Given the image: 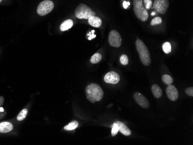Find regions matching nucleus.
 Wrapping results in <instances>:
<instances>
[{"label": "nucleus", "mask_w": 193, "mask_h": 145, "mask_svg": "<svg viewBox=\"0 0 193 145\" xmlns=\"http://www.w3.org/2000/svg\"><path fill=\"white\" fill-rule=\"evenodd\" d=\"M88 99L91 103L100 101L104 97V91L102 88L96 83L88 85L85 90Z\"/></svg>", "instance_id": "obj_1"}, {"label": "nucleus", "mask_w": 193, "mask_h": 145, "mask_svg": "<svg viewBox=\"0 0 193 145\" xmlns=\"http://www.w3.org/2000/svg\"><path fill=\"white\" fill-rule=\"evenodd\" d=\"M135 45L142 63L145 66L150 65L151 64L150 53L144 42L140 39H137Z\"/></svg>", "instance_id": "obj_2"}, {"label": "nucleus", "mask_w": 193, "mask_h": 145, "mask_svg": "<svg viewBox=\"0 0 193 145\" xmlns=\"http://www.w3.org/2000/svg\"><path fill=\"white\" fill-rule=\"evenodd\" d=\"M134 10L138 19L145 22L149 18V14L147 9L143 4V0H133Z\"/></svg>", "instance_id": "obj_3"}, {"label": "nucleus", "mask_w": 193, "mask_h": 145, "mask_svg": "<svg viewBox=\"0 0 193 145\" xmlns=\"http://www.w3.org/2000/svg\"><path fill=\"white\" fill-rule=\"evenodd\" d=\"M75 14L79 19H88L90 17L96 15V13L84 4H81L77 7L75 9Z\"/></svg>", "instance_id": "obj_4"}, {"label": "nucleus", "mask_w": 193, "mask_h": 145, "mask_svg": "<svg viewBox=\"0 0 193 145\" xmlns=\"http://www.w3.org/2000/svg\"><path fill=\"white\" fill-rule=\"evenodd\" d=\"M54 8V3L50 0H44L39 4L37 12L40 16H45L49 13Z\"/></svg>", "instance_id": "obj_5"}, {"label": "nucleus", "mask_w": 193, "mask_h": 145, "mask_svg": "<svg viewBox=\"0 0 193 145\" xmlns=\"http://www.w3.org/2000/svg\"><path fill=\"white\" fill-rule=\"evenodd\" d=\"M169 0H156L153 4V8L160 14H165L169 7Z\"/></svg>", "instance_id": "obj_6"}, {"label": "nucleus", "mask_w": 193, "mask_h": 145, "mask_svg": "<svg viewBox=\"0 0 193 145\" xmlns=\"http://www.w3.org/2000/svg\"><path fill=\"white\" fill-rule=\"evenodd\" d=\"M108 41L111 46L119 48L122 42L120 34L116 30H112L109 33Z\"/></svg>", "instance_id": "obj_7"}, {"label": "nucleus", "mask_w": 193, "mask_h": 145, "mask_svg": "<svg viewBox=\"0 0 193 145\" xmlns=\"http://www.w3.org/2000/svg\"><path fill=\"white\" fill-rule=\"evenodd\" d=\"M120 80V75L114 71H111L107 73L105 75L104 81L107 83L116 84L119 82Z\"/></svg>", "instance_id": "obj_8"}, {"label": "nucleus", "mask_w": 193, "mask_h": 145, "mask_svg": "<svg viewBox=\"0 0 193 145\" xmlns=\"http://www.w3.org/2000/svg\"><path fill=\"white\" fill-rule=\"evenodd\" d=\"M134 98L137 104L141 107L144 109H147L149 107V102L148 100L141 93L136 92L135 93H134Z\"/></svg>", "instance_id": "obj_9"}, {"label": "nucleus", "mask_w": 193, "mask_h": 145, "mask_svg": "<svg viewBox=\"0 0 193 145\" xmlns=\"http://www.w3.org/2000/svg\"><path fill=\"white\" fill-rule=\"evenodd\" d=\"M167 95L169 99L172 101H176L179 98V93L177 89L171 84L168 85L166 89Z\"/></svg>", "instance_id": "obj_10"}, {"label": "nucleus", "mask_w": 193, "mask_h": 145, "mask_svg": "<svg viewBox=\"0 0 193 145\" xmlns=\"http://www.w3.org/2000/svg\"><path fill=\"white\" fill-rule=\"evenodd\" d=\"M119 127V131L125 136H129L131 134V131L129 129L125 124L120 121H115Z\"/></svg>", "instance_id": "obj_11"}, {"label": "nucleus", "mask_w": 193, "mask_h": 145, "mask_svg": "<svg viewBox=\"0 0 193 145\" xmlns=\"http://www.w3.org/2000/svg\"><path fill=\"white\" fill-rule=\"evenodd\" d=\"M88 22L90 25L96 28L99 27L102 23V20L99 17L96 16L90 17L88 19Z\"/></svg>", "instance_id": "obj_12"}, {"label": "nucleus", "mask_w": 193, "mask_h": 145, "mask_svg": "<svg viewBox=\"0 0 193 145\" xmlns=\"http://www.w3.org/2000/svg\"><path fill=\"white\" fill-rule=\"evenodd\" d=\"M13 129V125L9 122H2L0 123V132L7 133Z\"/></svg>", "instance_id": "obj_13"}, {"label": "nucleus", "mask_w": 193, "mask_h": 145, "mask_svg": "<svg viewBox=\"0 0 193 145\" xmlns=\"http://www.w3.org/2000/svg\"><path fill=\"white\" fill-rule=\"evenodd\" d=\"M73 25V22L71 19H67L63 22L60 25V28L61 31H65L70 29Z\"/></svg>", "instance_id": "obj_14"}, {"label": "nucleus", "mask_w": 193, "mask_h": 145, "mask_svg": "<svg viewBox=\"0 0 193 145\" xmlns=\"http://www.w3.org/2000/svg\"><path fill=\"white\" fill-rule=\"evenodd\" d=\"M152 91L153 96L156 98H159L162 95V91L161 87L157 84H153L152 86Z\"/></svg>", "instance_id": "obj_15"}, {"label": "nucleus", "mask_w": 193, "mask_h": 145, "mask_svg": "<svg viewBox=\"0 0 193 145\" xmlns=\"http://www.w3.org/2000/svg\"><path fill=\"white\" fill-rule=\"evenodd\" d=\"M78 126H79V123L76 120H74L71 122L66 126H65L64 129L65 130H67V131H72L76 129L78 127Z\"/></svg>", "instance_id": "obj_16"}, {"label": "nucleus", "mask_w": 193, "mask_h": 145, "mask_svg": "<svg viewBox=\"0 0 193 145\" xmlns=\"http://www.w3.org/2000/svg\"><path fill=\"white\" fill-rule=\"evenodd\" d=\"M102 58V55L100 53H96L91 57L90 62L92 64H97V63H98L99 62H100L101 61Z\"/></svg>", "instance_id": "obj_17"}, {"label": "nucleus", "mask_w": 193, "mask_h": 145, "mask_svg": "<svg viewBox=\"0 0 193 145\" xmlns=\"http://www.w3.org/2000/svg\"><path fill=\"white\" fill-rule=\"evenodd\" d=\"M28 113V110L27 109H23L17 116V120L18 121H22L26 117Z\"/></svg>", "instance_id": "obj_18"}, {"label": "nucleus", "mask_w": 193, "mask_h": 145, "mask_svg": "<svg viewBox=\"0 0 193 145\" xmlns=\"http://www.w3.org/2000/svg\"><path fill=\"white\" fill-rule=\"evenodd\" d=\"M162 49H163V51L165 53H166V54L170 53L172 50V47H171V43L168 42H166L164 43V44L162 45Z\"/></svg>", "instance_id": "obj_19"}, {"label": "nucleus", "mask_w": 193, "mask_h": 145, "mask_svg": "<svg viewBox=\"0 0 193 145\" xmlns=\"http://www.w3.org/2000/svg\"><path fill=\"white\" fill-rule=\"evenodd\" d=\"M162 81L165 84H166L167 85L171 84L173 83L172 78L168 75H164L162 76Z\"/></svg>", "instance_id": "obj_20"}, {"label": "nucleus", "mask_w": 193, "mask_h": 145, "mask_svg": "<svg viewBox=\"0 0 193 145\" xmlns=\"http://www.w3.org/2000/svg\"><path fill=\"white\" fill-rule=\"evenodd\" d=\"M119 131V127L118 126V125L114 122L113 124L112 127V132H111V134H112V137H114L116 136L118 132Z\"/></svg>", "instance_id": "obj_21"}, {"label": "nucleus", "mask_w": 193, "mask_h": 145, "mask_svg": "<svg viewBox=\"0 0 193 145\" xmlns=\"http://www.w3.org/2000/svg\"><path fill=\"white\" fill-rule=\"evenodd\" d=\"M162 22V20L161 17H156L153 19V20L151 21L150 24L152 25H159V24H161Z\"/></svg>", "instance_id": "obj_22"}, {"label": "nucleus", "mask_w": 193, "mask_h": 145, "mask_svg": "<svg viewBox=\"0 0 193 145\" xmlns=\"http://www.w3.org/2000/svg\"><path fill=\"white\" fill-rule=\"evenodd\" d=\"M120 63L123 65H126L129 64V58L126 55H123L120 58Z\"/></svg>", "instance_id": "obj_23"}, {"label": "nucleus", "mask_w": 193, "mask_h": 145, "mask_svg": "<svg viewBox=\"0 0 193 145\" xmlns=\"http://www.w3.org/2000/svg\"><path fill=\"white\" fill-rule=\"evenodd\" d=\"M144 4H145V8L147 9V10H149L150 9L152 6V4H153V2H152V0H144Z\"/></svg>", "instance_id": "obj_24"}, {"label": "nucleus", "mask_w": 193, "mask_h": 145, "mask_svg": "<svg viewBox=\"0 0 193 145\" xmlns=\"http://www.w3.org/2000/svg\"><path fill=\"white\" fill-rule=\"evenodd\" d=\"M185 92H186V94H187L188 96H190V97H193V87H188L187 89H186Z\"/></svg>", "instance_id": "obj_25"}, {"label": "nucleus", "mask_w": 193, "mask_h": 145, "mask_svg": "<svg viewBox=\"0 0 193 145\" xmlns=\"http://www.w3.org/2000/svg\"><path fill=\"white\" fill-rule=\"evenodd\" d=\"M129 5H130L129 2H127V1L123 2V7L124 9H127Z\"/></svg>", "instance_id": "obj_26"}, {"label": "nucleus", "mask_w": 193, "mask_h": 145, "mask_svg": "<svg viewBox=\"0 0 193 145\" xmlns=\"http://www.w3.org/2000/svg\"><path fill=\"white\" fill-rule=\"evenodd\" d=\"M4 97H0V107L4 104Z\"/></svg>", "instance_id": "obj_27"}, {"label": "nucleus", "mask_w": 193, "mask_h": 145, "mask_svg": "<svg viewBox=\"0 0 193 145\" xmlns=\"http://www.w3.org/2000/svg\"><path fill=\"white\" fill-rule=\"evenodd\" d=\"M0 112H4V109L2 107H0Z\"/></svg>", "instance_id": "obj_28"}, {"label": "nucleus", "mask_w": 193, "mask_h": 145, "mask_svg": "<svg viewBox=\"0 0 193 145\" xmlns=\"http://www.w3.org/2000/svg\"><path fill=\"white\" fill-rule=\"evenodd\" d=\"M155 14H156V13H155L154 12H153L152 13V15H152V16H154V15H155Z\"/></svg>", "instance_id": "obj_29"}, {"label": "nucleus", "mask_w": 193, "mask_h": 145, "mask_svg": "<svg viewBox=\"0 0 193 145\" xmlns=\"http://www.w3.org/2000/svg\"><path fill=\"white\" fill-rule=\"evenodd\" d=\"M2 1V0H0V3L1 2V1Z\"/></svg>", "instance_id": "obj_30"}]
</instances>
